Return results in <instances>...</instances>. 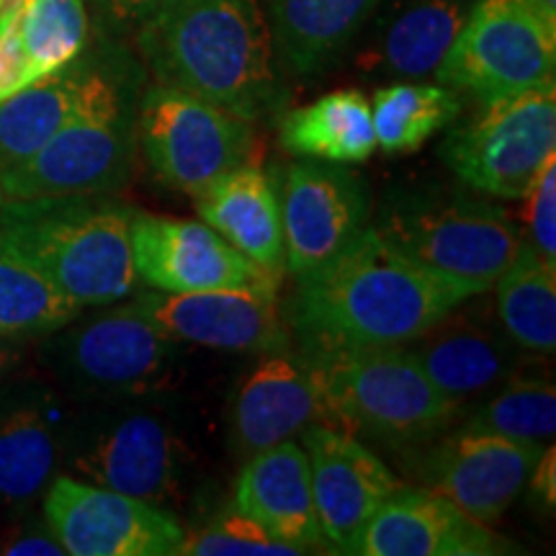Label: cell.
<instances>
[{"instance_id": "6da1fadb", "label": "cell", "mask_w": 556, "mask_h": 556, "mask_svg": "<svg viewBox=\"0 0 556 556\" xmlns=\"http://www.w3.org/2000/svg\"><path fill=\"white\" fill-rule=\"evenodd\" d=\"M492 291L422 266L368 225L343 253L296 278L281 307L299 345H409L458 307Z\"/></svg>"}, {"instance_id": "7a4b0ae2", "label": "cell", "mask_w": 556, "mask_h": 556, "mask_svg": "<svg viewBox=\"0 0 556 556\" xmlns=\"http://www.w3.org/2000/svg\"><path fill=\"white\" fill-rule=\"evenodd\" d=\"M135 39L160 86L199 96L250 124L287 106L263 0H163Z\"/></svg>"}, {"instance_id": "3957f363", "label": "cell", "mask_w": 556, "mask_h": 556, "mask_svg": "<svg viewBox=\"0 0 556 556\" xmlns=\"http://www.w3.org/2000/svg\"><path fill=\"white\" fill-rule=\"evenodd\" d=\"M135 214L111 193L3 199L0 255L37 270L83 309L106 307L139 289L131 255Z\"/></svg>"}, {"instance_id": "277c9868", "label": "cell", "mask_w": 556, "mask_h": 556, "mask_svg": "<svg viewBox=\"0 0 556 556\" xmlns=\"http://www.w3.org/2000/svg\"><path fill=\"white\" fill-rule=\"evenodd\" d=\"M302 348L330 420L392 448H420L454 426L462 405L438 389L407 345Z\"/></svg>"}, {"instance_id": "5b68a950", "label": "cell", "mask_w": 556, "mask_h": 556, "mask_svg": "<svg viewBox=\"0 0 556 556\" xmlns=\"http://www.w3.org/2000/svg\"><path fill=\"white\" fill-rule=\"evenodd\" d=\"M160 394L96 400L73 409L62 467L83 482L173 507L189 490L193 454Z\"/></svg>"}, {"instance_id": "8992f818", "label": "cell", "mask_w": 556, "mask_h": 556, "mask_svg": "<svg viewBox=\"0 0 556 556\" xmlns=\"http://www.w3.org/2000/svg\"><path fill=\"white\" fill-rule=\"evenodd\" d=\"M371 227L407 258L484 289L495 287L523 242L495 201L441 184L387 191Z\"/></svg>"}, {"instance_id": "52a82bcc", "label": "cell", "mask_w": 556, "mask_h": 556, "mask_svg": "<svg viewBox=\"0 0 556 556\" xmlns=\"http://www.w3.org/2000/svg\"><path fill=\"white\" fill-rule=\"evenodd\" d=\"M39 340L37 358L52 384L86 402L163 394L180 358L178 340L131 299L78 315Z\"/></svg>"}, {"instance_id": "ba28073f", "label": "cell", "mask_w": 556, "mask_h": 556, "mask_svg": "<svg viewBox=\"0 0 556 556\" xmlns=\"http://www.w3.org/2000/svg\"><path fill=\"white\" fill-rule=\"evenodd\" d=\"M137 88L109 67L86 109L29 160L0 173L3 199L90 197L127 184L137 152Z\"/></svg>"}, {"instance_id": "9c48e42d", "label": "cell", "mask_w": 556, "mask_h": 556, "mask_svg": "<svg viewBox=\"0 0 556 556\" xmlns=\"http://www.w3.org/2000/svg\"><path fill=\"white\" fill-rule=\"evenodd\" d=\"M438 155L467 189L490 199H523L556 155V88L482 103L479 114L448 129Z\"/></svg>"}, {"instance_id": "30bf717a", "label": "cell", "mask_w": 556, "mask_h": 556, "mask_svg": "<svg viewBox=\"0 0 556 556\" xmlns=\"http://www.w3.org/2000/svg\"><path fill=\"white\" fill-rule=\"evenodd\" d=\"M137 148L160 184L197 199L253 157L255 131L199 96L155 83L137 106Z\"/></svg>"}, {"instance_id": "8fae6325", "label": "cell", "mask_w": 556, "mask_h": 556, "mask_svg": "<svg viewBox=\"0 0 556 556\" xmlns=\"http://www.w3.org/2000/svg\"><path fill=\"white\" fill-rule=\"evenodd\" d=\"M433 75L479 103L554 86L556 29L523 0H475Z\"/></svg>"}, {"instance_id": "7c38bea8", "label": "cell", "mask_w": 556, "mask_h": 556, "mask_svg": "<svg viewBox=\"0 0 556 556\" xmlns=\"http://www.w3.org/2000/svg\"><path fill=\"white\" fill-rule=\"evenodd\" d=\"M41 516L70 556H180L186 528L168 507L58 475Z\"/></svg>"}, {"instance_id": "4fadbf2b", "label": "cell", "mask_w": 556, "mask_h": 556, "mask_svg": "<svg viewBox=\"0 0 556 556\" xmlns=\"http://www.w3.org/2000/svg\"><path fill=\"white\" fill-rule=\"evenodd\" d=\"M283 270L302 278L358 238L371 217V197L358 173L325 160L299 157L278 180Z\"/></svg>"}, {"instance_id": "5bb4252c", "label": "cell", "mask_w": 556, "mask_h": 556, "mask_svg": "<svg viewBox=\"0 0 556 556\" xmlns=\"http://www.w3.org/2000/svg\"><path fill=\"white\" fill-rule=\"evenodd\" d=\"M546 443L462 428L438 435L428 451L415 458V475L422 486L446 497L469 518L490 526L507 513L536 467Z\"/></svg>"}, {"instance_id": "9a60e30c", "label": "cell", "mask_w": 556, "mask_h": 556, "mask_svg": "<svg viewBox=\"0 0 556 556\" xmlns=\"http://www.w3.org/2000/svg\"><path fill=\"white\" fill-rule=\"evenodd\" d=\"M73 409L50 379L18 371L0 384V507L29 513L62 469Z\"/></svg>"}, {"instance_id": "2e32d148", "label": "cell", "mask_w": 556, "mask_h": 556, "mask_svg": "<svg viewBox=\"0 0 556 556\" xmlns=\"http://www.w3.org/2000/svg\"><path fill=\"white\" fill-rule=\"evenodd\" d=\"M131 302L178 343L235 353L287 348L291 332L278 307V287H238L170 294L142 291Z\"/></svg>"}, {"instance_id": "e0dca14e", "label": "cell", "mask_w": 556, "mask_h": 556, "mask_svg": "<svg viewBox=\"0 0 556 556\" xmlns=\"http://www.w3.org/2000/svg\"><path fill=\"white\" fill-rule=\"evenodd\" d=\"M309 458L312 495L330 552L358 554V541L381 503L400 486L381 458L356 435L328 422L302 433Z\"/></svg>"}, {"instance_id": "ac0fdd59", "label": "cell", "mask_w": 556, "mask_h": 556, "mask_svg": "<svg viewBox=\"0 0 556 556\" xmlns=\"http://www.w3.org/2000/svg\"><path fill=\"white\" fill-rule=\"evenodd\" d=\"M131 255L139 283L170 294L281 283V276L255 266L204 222L135 214Z\"/></svg>"}, {"instance_id": "d6986e66", "label": "cell", "mask_w": 556, "mask_h": 556, "mask_svg": "<svg viewBox=\"0 0 556 556\" xmlns=\"http://www.w3.org/2000/svg\"><path fill=\"white\" fill-rule=\"evenodd\" d=\"M317 422L332 426L307 353L291 345L258 353L229 400V441L238 454L248 458L294 441Z\"/></svg>"}, {"instance_id": "ffe728a7", "label": "cell", "mask_w": 556, "mask_h": 556, "mask_svg": "<svg viewBox=\"0 0 556 556\" xmlns=\"http://www.w3.org/2000/svg\"><path fill=\"white\" fill-rule=\"evenodd\" d=\"M486 294L464 299L409 343L430 381L456 405L495 392L523 366V351L507 338Z\"/></svg>"}, {"instance_id": "44dd1931", "label": "cell", "mask_w": 556, "mask_h": 556, "mask_svg": "<svg viewBox=\"0 0 556 556\" xmlns=\"http://www.w3.org/2000/svg\"><path fill=\"white\" fill-rule=\"evenodd\" d=\"M513 552L490 526L422 486L389 495L358 541L364 556H495Z\"/></svg>"}, {"instance_id": "7402d4cb", "label": "cell", "mask_w": 556, "mask_h": 556, "mask_svg": "<svg viewBox=\"0 0 556 556\" xmlns=\"http://www.w3.org/2000/svg\"><path fill=\"white\" fill-rule=\"evenodd\" d=\"M475 0H381L356 67L368 78L420 80L435 73ZM364 29V31H366Z\"/></svg>"}, {"instance_id": "603a6c76", "label": "cell", "mask_w": 556, "mask_h": 556, "mask_svg": "<svg viewBox=\"0 0 556 556\" xmlns=\"http://www.w3.org/2000/svg\"><path fill=\"white\" fill-rule=\"evenodd\" d=\"M235 507L302 554L325 546L312 495L309 458L296 441L248 456L235 479Z\"/></svg>"}, {"instance_id": "cb8c5ba5", "label": "cell", "mask_w": 556, "mask_h": 556, "mask_svg": "<svg viewBox=\"0 0 556 556\" xmlns=\"http://www.w3.org/2000/svg\"><path fill=\"white\" fill-rule=\"evenodd\" d=\"M381 0H263L281 70L325 75L356 45Z\"/></svg>"}, {"instance_id": "d4e9b609", "label": "cell", "mask_w": 556, "mask_h": 556, "mask_svg": "<svg viewBox=\"0 0 556 556\" xmlns=\"http://www.w3.org/2000/svg\"><path fill=\"white\" fill-rule=\"evenodd\" d=\"M197 201L199 217L248 261L283 274V227L278 178L248 160L208 186Z\"/></svg>"}, {"instance_id": "484cf974", "label": "cell", "mask_w": 556, "mask_h": 556, "mask_svg": "<svg viewBox=\"0 0 556 556\" xmlns=\"http://www.w3.org/2000/svg\"><path fill=\"white\" fill-rule=\"evenodd\" d=\"M109 67L70 62L0 103V173L29 160L86 109Z\"/></svg>"}, {"instance_id": "4316f807", "label": "cell", "mask_w": 556, "mask_h": 556, "mask_svg": "<svg viewBox=\"0 0 556 556\" xmlns=\"http://www.w3.org/2000/svg\"><path fill=\"white\" fill-rule=\"evenodd\" d=\"M278 137L291 155L338 165L366 163L377 150L371 103L356 88L332 90L287 111L278 122Z\"/></svg>"}, {"instance_id": "83f0119b", "label": "cell", "mask_w": 556, "mask_h": 556, "mask_svg": "<svg viewBox=\"0 0 556 556\" xmlns=\"http://www.w3.org/2000/svg\"><path fill=\"white\" fill-rule=\"evenodd\" d=\"M495 315L507 338L523 353L554 356L556 351V263H546L528 242H520L495 281Z\"/></svg>"}, {"instance_id": "f1b7e54d", "label": "cell", "mask_w": 556, "mask_h": 556, "mask_svg": "<svg viewBox=\"0 0 556 556\" xmlns=\"http://www.w3.org/2000/svg\"><path fill=\"white\" fill-rule=\"evenodd\" d=\"M464 111V101L456 90L430 83L397 80L379 88L371 101V122L377 148L389 157L413 155L448 129Z\"/></svg>"}, {"instance_id": "f546056e", "label": "cell", "mask_w": 556, "mask_h": 556, "mask_svg": "<svg viewBox=\"0 0 556 556\" xmlns=\"http://www.w3.org/2000/svg\"><path fill=\"white\" fill-rule=\"evenodd\" d=\"M13 18L34 80L67 67L86 50L88 11L83 0H13Z\"/></svg>"}, {"instance_id": "4dcf8cb0", "label": "cell", "mask_w": 556, "mask_h": 556, "mask_svg": "<svg viewBox=\"0 0 556 556\" xmlns=\"http://www.w3.org/2000/svg\"><path fill=\"white\" fill-rule=\"evenodd\" d=\"M490 394L492 397L475 409L464 428L513 441H552L556 430V387L552 379L533 377L520 366Z\"/></svg>"}, {"instance_id": "1f68e13d", "label": "cell", "mask_w": 556, "mask_h": 556, "mask_svg": "<svg viewBox=\"0 0 556 556\" xmlns=\"http://www.w3.org/2000/svg\"><path fill=\"white\" fill-rule=\"evenodd\" d=\"M83 315L80 304L67 299L37 270L0 255V336L39 340L65 328Z\"/></svg>"}, {"instance_id": "d6a6232c", "label": "cell", "mask_w": 556, "mask_h": 556, "mask_svg": "<svg viewBox=\"0 0 556 556\" xmlns=\"http://www.w3.org/2000/svg\"><path fill=\"white\" fill-rule=\"evenodd\" d=\"M299 548L283 544L242 516L238 507H225L197 531H186L180 556H296Z\"/></svg>"}, {"instance_id": "836d02e7", "label": "cell", "mask_w": 556, "mask_h": 556, "mask_svg": "<svg viewBox=\"0 0 556 556\" xmlns=\"http://www.w3.org/2000/svg\"><path fill=\"white\" fill-rule=\"evenodd\" d=\"M523 199L528 201L526 242L546 263H556V155L546 160Z\"/></svg>"}, {"instance_id": "e575fe53", "label": "cell", "mask_w": 556, "mask_h": 556, "mask_svg": "<svg viewBox=\"0 0 556 556\" xmlns=\"http://www.w3.org/2000/svg\"><path fill=\"white\" fill-rule=\"evenodd\" d=\"M11 526L0 531V554L5 556H62L65 548L60 546L52 528L47 526L45 516L21 513L13 516Z\"/></svg>"}, {"instance_id": "d590c367", "label": "cell", "mask_w": 556, "mask_h": 556, "mask_svg": "<svg viewBox=\"0 0 556 556\" xmlns=\"http://www.w3.org/2000/svg\"><path fill=\"white\" fill-rule=\"evenodd\" d=\"M34 78L26 67L24 52H21L16 18H13V0L0 5V103L18 90L31 86Z\"/></svg>"}, {"instance_id": "8d00e7d4", "label": "cell", "mask_w": 556, "mask_h": 556, "mask_svg": "<svg viewBox=\"0 0 556 556\" xmlns=\"http://www.w3.org/2000/svg\"><path fill=\"white\" fill-rule=\"evenodd\" d=\"M531 503L541 507L544 513H554L556 505V451L554 446H544L541 451L536 467H533L531 477L526 484Z\"/></svg>"}, {"instance_id": "74e56055", "label": "cell", "mask_w": 556, "mask_h": 556, "mask_svg": "<svg viewBox=\"0 0 556 556\" xmlns=\"http://www.w3.org/2000/svg\"><path fill=\"white\" fill-rule=\"evenodd\" d=\"M160 3L163 0H101L103 13H106L111 24L124 31H135Z\"/></svg>"}, {"instance_id": "f35d334b", "label": "cell", "mask_w": 556, "mask_h": 556, "mask_svg": "<svg viewBox=\"0 0 556 556\" xmlns=\"http://www.w3.org/2000/svg\"><path fill=\"white\" fill-rule=\"evenodd\" d=\"M26 356H29L26 340L0 336V384H3L5 379L16 377L18 371H24Z\"/></svg>"}, {"instance_id": "ab89813d", "label": "cell", "mask_w": 556, "mask_h": 556, "mask_svg": "<svg viewBox=\"0 0 556 556\" xmlns=\"http://www.w3.org/2000/svg\"><path fill=\"white\" fill-rule=\"evenodd\" d=\"M523 3L531 9L536 16L544 21L546 26L556 29V0H523Z\"/></svg>"}, {"instance_id": "60d3db41", "label": "cell", "mask_w": 556, "mask_h": 556, "mask_svg": "<svg viewBox=\"0 0 556 556\" xmlns=\"http://www.w3.org/2000/svg\"><path fill=\"white\" fill-rule=\"evenodd\" d=\"M0 204H3V193H0Z\"/></svg>"}, {"instance_id": "b9f144b4", "label": "cell", "mask_w": 556, "mask_h": 556, "mask_svg": "<svg viewBox=\"0 0 556 556\" xmlns=\"http://www.w3.org/2000/svg\"><path fill=\"white\" fill-rule=\"evenodd\" d=\"M5 3V0H0V5H3Z\"/></svg>"}]
</instances>
